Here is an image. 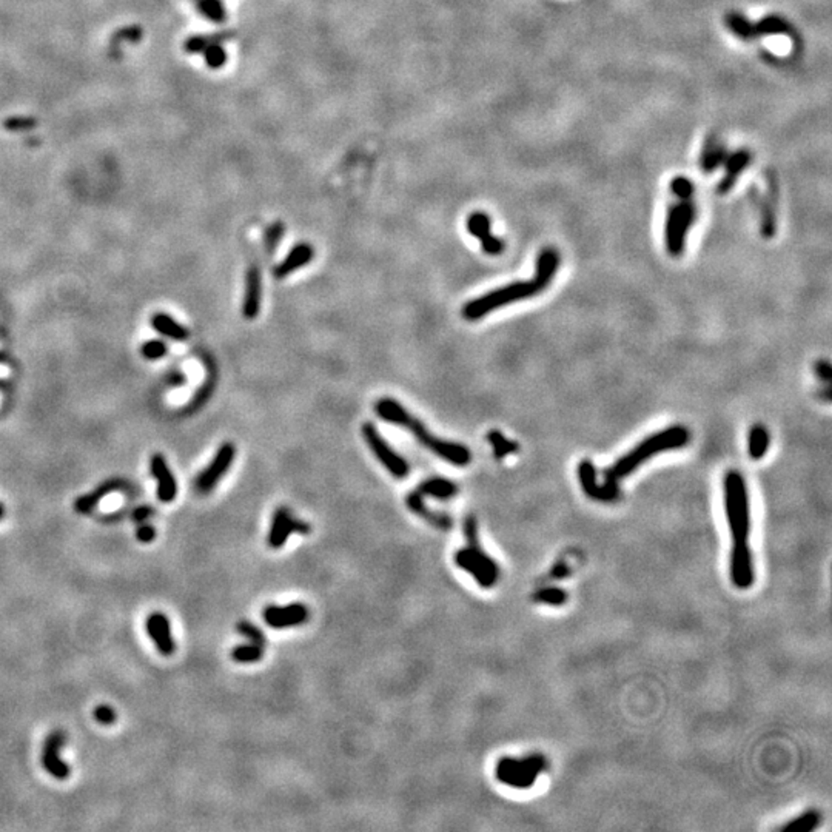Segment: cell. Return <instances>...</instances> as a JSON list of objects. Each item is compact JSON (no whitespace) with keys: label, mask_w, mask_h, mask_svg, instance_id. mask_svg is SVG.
Listing matches in <instances>:
<instances>
[{"label":"cell","mask_w":832,"mask_h":832,"mask_svg":"<svg viewBox=\"0 0 832 832\" xmlns=\"http://www.w3.org/2000/svg\"><path fill=\"white\" fill-rule=\"evenodd\" d=\"M375 412L381 419L392 422L398 427L406 428L410 432L419 443L428 448L432 453L437 455L441 459L447 461L448 464L464 467L470 463L472 455L466 446L453 441L439 439L427 430V427L422 422L415 418V416L407 410L404 406H401L398 401L392 398H381L375 404Z\"/></svg>","instance_id":"6da1fadb"},{"label":"cell","mask_w":832,"mask_h":832,"mask_svg":"<svg viewBox=\"0 0 832 832\" xmlns=\"http://www.w3.org/2000/svg\"><path fill=\"white\" fill-rule=\"evenodd\" d=\"M689 441H691V432H689L687 427L681 424L666 427L660 432L649 435L632 450H629L626 455L616 459V463L612 467L604 470V481L620 483L623 478L629 477L630 473L638 469L641 464H645L647 459L654 458L655 455L685 447L689 444Z\"/></svg>","instance_id":"7a4b0ae2"},{"label":"cell","mask_w":832,"mask_h":832,"mask_svg":"<svg viewBox=\"0 0 832 832\" xmlns=\"http://www.w3.org/2000/svg\"><path fill=\"white\" fill-rule=\"evenodd\" d=\"M464 535L467 545L455 554V563L475 578L481 587H493L499 578V568L490 555L481 548L477 518L469 515L464 519Z\"/></svg>","instance_id":"3957f363"},{"label":"cell","mask_w":832,"mask_h":832,"mask_svg":"<svg viewBox=\"0 0 832 832\" xmlns=\"http://www.w3.org/2000/svg\"><path fill=\"white\" fill-rule=\"evenodd\" d=\"M725 507L729 523L734 545H749L751 509L746 483L738 470H729L725 475Z\"/></svg>","instance_id":"277c9868"},{"label":"cell","mask_w":832,"mask_h":832,"mask_svg":"<svg viewBox=\"0 0 832 832\" xmlns=\"http://www.w3.org/2000/svg\"><path fill=\"white\" fill-rule=\"evenodd\" d=\"M541 291L544 290L539 287L535 279H532V281L510 282L504 285V287L495 289L477 299H472V301L464 305L461 313H463L467 321H478L481 318L492 313L493 310L503 309L506 305L521 301V299L534 298L541 293Z\"/></svg>","instance_id":"5b68a950"},{"label":"cell","mask_w":832,"mask_h":832,"mask_svg":"<svg viewBox=\"0 0 832 832\" xmlns=\"http://www.w3.org/2000/svg\"><path fill=\"white\" fill-rule=\"evenodd\" d=\"M545 768L548 760L541 753H530L524 758L503 757L497 763L495 776L498 782L515 789H529Z\"/></svg>","instance_id":"8992f818"},{"label":"cell","mask_w":832,"mask_h":832,"mask_svg":"<svg viewBox=\"0 0 832 832\" xmlns=\"http://www.w3.org/2000/svg\"><path fill=\"white\" fill-rule=\"evenodd\" d=\"M695 220H697V207L691 199L680 200L678 204L669 207L665 225V240L667 253L672 258L683 255L686 236Z\"/></svg>","instance_id":"52a82bcc"},{"label":"cell","mask_w":832,"mask_h":832,"mask_svg":"<svg viewBox=\"0 0 832 832\" xmlns=\"http://www.w3.org/2000/svg\"><path fill=\"white\" fill-rule=\"evenodd\" d=\"M361 433H362L364 441H366L367 446L370 447V450H372V453L379 459V463L384 466L395 478H398V479L407 478L408 472H410V467H408L407 461L402 458L401 455H398L393 450V447L390 446L384 438H382V435L379 433L378 428L372 424V422H366V424H362Z\"/></svg>","instance_id":"ba28073f"},{"label":"cell","mask_w":832,"mask_h":832,"mask_svg":"<svg viewBox=\"0 0 832 832\" xmlns=\"http://www.w3.org/2000/svg\"><path fill=\"white\" fill-rule=\"evenodd\" d=\"M235 455L236 447L231 443H224L220 446L216 455L213 457L211 463L196 478V490L202 493V495L210 493L218 486L219 481L224 478L225 473L229 472L233 461H235Z\"/></svg>","instance_id":"9c48e42d"},{"label":"cell","mask_w":832,"mask_h":832,"mask_svg":"<svg viewBox=\"0 0 832 832\" xmlns=\"http://www.w3.org/2000/svg\"><path fill=\"white\" fill-rule=\"evenodd\" d=\"M310 524L298 519L287 507H278L273 513L270 532H269V545L273 549H281L287 543L291 534H310Z\"/></svg>","instance_id":"30bf717a"},{"label":"cell","mask_w":832,"mask_h":832,"mask_svg":"<svg viewBox=\"0 0 832 832\" xmlns=\"http://www.w3.org/2000/svg\"><path fill=\"white\" fill-rule=\"evenodd\" d=\"M578 478H580L583 492L595 501L614 503L620 498L618 483H610V481H604L603 484L598 483L596 469L590 459H583L578 466Z\"/></svg>","instance_id":"8fae6325"},{"label":"cell","mask_w":832,"mask_h":832,"mask_svg":"<svg viewBox=\"0 0 832 832\" xmlns=\"http://www.w3.org/2000/svg\"><path fill=\"white\" fill-rule=\"evenodd\" d=\"M309 607L302 603L287 604V606H267L262 612V618L271 629H289L301 626L309 620Z\"/></svg>","instance_id":"7c38bea8"},{"label":"cell","mask_w":832,"mask_h":832,"mask_svg":"<svg viewBox=\"0 0 832 832\" xmlns=\"http://www.w3.org/2000/svg\"><path fill=\"white\" fill-rule=\"evenodd\" d=\"M65 745L63 731L51 732L43 743L42 749V766L51 777L57 780H65L70 777L71 768L61 758V751Z\"/></svg>","instance_id":"4fadbf2b"},{"label":"cell","mask_w":832,"mask_h":832,"mask_svg":"<svg viewBox=\"0 0 832 832\" xmlns=\"http://www.w3.org/2000/svg\"><path fill=\"white\" fill-rule=\"evenodd\" d=\"M731 580L738 589H749L753 584L756 575L749 545H732Z\"/></svg>","instance_id":"5bb4252c"},{"label":"cell","mask_w":832,"mask_h":832,"mask_svg":"<svg viewBox=\"0 0 832 832\" xmlns=\"http://www.w3.org/2000/svg\"><path fill=\"white\" fill-rule=\"evenodd\" d=\"M149 472L158 481V498L160 503H173L178 495V483L167 459L160 453H154L149 459Z\"/></svg>","instance_id":"9a60e30c"},{"label":"cell","mask_w":832,"mask_h":832,"mask_svg":"<svg viewBox=\"0 0 832 832\" xmlns=\"http://www.w3.org/2000/svg\"><path fill=\"white\" fill-rule=\"evenodd\" d=\"M145 626L149 638L153 640L158 651L165 656L173 655L176 651V643H174L171 636V626L168 616L160 612H154L147 618Z\"/></svg>","instance_id":"2e32d148"},{"label":"cell","mask_w":832,"mask_h":832,"mask_svg":"<svg viewBox=\"0 0 832 832\" xmlns=\"http://www.w3.org/2000/svg\"><path fill=\"white\" fill-rule=\"evenodd\" d=\"M778 198V182L773 173H768V193L765 198H758L760 200V214H762V235L766 239L776 236L777 231V218H776V207Z\"/></svg>","instance_id":"e0dca14e"},{"label":"cell","mask_w":832,"mask_h":832,"mask_svg":"<svg viewBox=\"0 0 832 832\" xmlns=\"http://www.w3.org/2000/svg\"><path fill=\"white\" fill-rule=\"evenodd\" d=\"M751 160H752V153L747 148H740V149H737V152L727 154V158L723 164L726 168L725 176L720 180L718 188H717L720 194H727L734 187H736L740 174H742L746 168L749 167Z\"/></svg>","instance_id":"ac0fdd59"},{"label":"cell","mask_w":832,"mask_h":832,"mask_svg":"<svg viewBox=\"0 0 832 832\" xmlns=\"http://www.w3.org/2000/svg\"><path fill=\"white\" fill-rule=\"evenodd\" d=\"M406 504L408 509H410L412 513H415V515L419 517L421 519H424V521L430 524L432 528L438 529V530H444V532L452 529L453 519L448 515H446V513L435 512L430 509V507H427V504L424 503V497H422L418 490L408 493Z\"/></svg>","instance_id":"d6986e66"},{"label":"cell","mask_w":832,"mask_h":832,"mask_svg":"<svg viewBox=\"0 0 832 832\" xmlns=\"http://www.w3.org/2000/svg\"><path fill=\"white\" fill-rule=\"evenodd\" d=\"M261 296H262V281L261 271L256 265H251L247 271L245 276V295L242 304V313L245 320H255L259 310H261Z\"/></svg>","instance_id":"ffe728a7"},{"label":"cell","mask_w":832,"mask_h":832,"mask_svg":"<svg viewBox=\"0 0 832 832\" xmlns=\"http://www.w3.org/2000/svg\"><path fill=\"white\" fill-rule=\"evenodd\" d=\"M313 256L315 250L310 244H298L291 249L289 255L276 265L275 270H273V275H275L276 279L287 278L291 273L305 267V265L313 259Z\"/></svg>","instance_id":"44dd1931"},{"label":"cell","mask_w":832,"mask_h":832,"mask_svg":"<svg viewBox=\"0 0 832 832\" xmlns=\"http://www.w3.org/2000/svg\"><path fill=\"white\" fill-rule=\"evenodd\" d=\"M558 269H560V253L554 247H545L537 258L534 279L539 287L545 290L554 281Z\"/></svg>","instance_id":"7402d4cb"},{"label":"cell","mask_w":832,"mask_h":832,"mask_svg":"<svg viewBox=\"0 0 832 832\" xmlns=\"http://www.w3.org/2000/svg\"><path fill=\"white\" fill-rule=\"evenodd\" d=\"M128 486L125 481L122 479H108L105 483H102L99 487H96L93 492L87 493V495L79 497L76 499L74 503V510L77 513H82V515H88V513L97 507L103 498L110 493L118 492V490H127Z\"/></svg>","instance_id":"603a6c76"},{"label":"cell","mask_w":832,"mask_h":832,"mask_svg":"<svg viewBox=\"0 0 832 832\" xmlns=\"http://www.w3.org/2000/svg\"><path fill=\"white\" fill-rule=\"evenodd\" d=\"M727 154H729V152H727L726 145L717 136H707L700 156L701 170L705 173H714L715 170H718V168L725 164Z\"/></svg>","instance_id":"cb8c5ba5"},{"label":"cell","mask_w":832,"mask_h":832,"mask_svg":"<svg viewBox=\"0 0 832 832\" xmlns=\"http://www.w3.org/2000/svg\"><path fill=\"white\" fill-rule=\"evenodd\" d=\"M142 39H144V28L139 27V25H127V27L116 30L112 39H110L107 54L112 61H119L122 56L123 43L136 45L139 43Z\"/></svg>","instance_id":"d4e9b609"},{"label":"cell","mask_w":832,"mask_h":832,"mask_svg":"<svg viewBox=\"0 0 832 832\" xmlns=\"http://www.w3.org/2000/svg\"><path fill=\"white\" fill-rule=\"evenodd\" d=\"M236 36L235 30H222L213 34H196L188 37L184 42V50L188 54H202L207 47L213 43H225Z\"/></svg>","instance_id":"484cf974"},{"label":"cell","mask_w":832,"mask_h":832,"mask_svg":"<svg viewBox=\"0 0 832 832\" xmlns=\"http://www.w3.org/2000/svg\"><path fill=\"white\" fill-rule=\"evenodd\" d=\"M149 322H152V327L158 331V333L170 337V340H173V341L182 342V341H187L188 336H190L188 330L182 326V324H179L176 320H173L170 315L162 313V311H159V313H154L152 316V320H149Z\"/></svg>","instance_id":"4316f807"},{"label":"cell","mask_w":832,"mask_h":832,"mask_svg":"<svg viewBox=\"0 0 832 832\" xmlns=\"http://www.w3.org/2000/svg\"><path fill=\"white\" fill-rule=\"evenodd\" d=\"M418 492L422 497H432L437 499H450L458 493V486L446 478H428L418 486Z\"/></svg>","instance_id":"83f0119b"},{"label":"cell","mask_w":832,"mask_h":832,"mask_svg":"<svg viewBox=\"0 0 832 832\" xmlns=\"http://www.w3.org/2000/svg\"><path fill=\"white\" fill-rule=\"evenodd\" d=\"M205 368H207V379L202 386L199 387V390L196 393H194L193 399L190 401V404L185 407L187 413L196 412L199 410L200 407H202L205 402L210 398L214 387H216V368L213 366V361L210 357L205 356Z\"/></svg>","instance_id":"f1b7e54d"},{"label":"cell","mask_w":832,"mask_h":832,"mask_svg":"<svg viewBox=\"0 0 832 832\" xmlns=\"http://www.w3.org/2000/svg\"><path fill=\"white\" fill-rule=\"evenodd\" d=\"M757 37L763 36H794L791 23L784 17L777 14H768L756 23Z\"/></svg>","instance_id":"f546056e"},{"label":"cell","mask_w":832,"mask_h":832,"mask_svg":"<svg viewBox=\"0 0 832 832\" xmlns=\"http://www.w3.org/2000/svg\"><path fill=\"white\" fill-rule=\"evenodd\" d=\"M725 23L734 36H737L742 41H753L757 37L756 23H752L749 19L738 11L727 12L725 17Z\"/></svg>","instance_id":"4dcf8cb0"},{"label":"cell","mask_w":832,"mask_h":832,"mask_svg":"<svg viewBox=\"0 0 832 832\" xmlns=\"http://www.w3.org/2000/svg\"><path fill=\"white\" fill-rule=\"evenodd\" d=\"M771 435L763 424H756L747 437V453L752 459H762L769 448Z\"/></svg>","instance_id":"1f68e13d"},{"label":"cell","mask_w":832,"mask_h":832,"mask_svg":"<svg viewBox=\"0 0 832 832\" xmlns=\"http://www.w3.org/2000/svg\"><path fill=\"white\" fill-rule=\"evenodd\" d=\"M487 441L492 444L493 448V457L497 459H504L506 457H509L512 453L518 452V443H515L513 439L506 438V435L499 430H490L487 433Z\"/></svg>","instance_id":"d6a6232c"},{"label":"cell","mask_w":832,"mask_h":832,"mask_svg":"<svg viewBox=\"0 0 832 832\" xmlns=\"http://www.w3.org/2000/svg\"><path fill=\"white\" fill-rule=\"evenodd\" d=\"M265 654V647L255 645V643H247V645H239L231 651V658L240 665H253L262 660Z\"/></svg>","instance_id":"836d02e7"},{"label":"cell","mask_w":832,"mask_h":832,"mask_svg":"<svg viewBox=\"0 0 832 832\" xmlns=\"http://www.w3.org/2000/svg\"><path fill=\"white\" fill-rule=\"evenodd\" d=\"M196 8L207 21L213 23H224L229 16L222 0H196Z\"/></svg>","instance_id":"e575fe53"},{"label":"cell","mask_w":832,"mask_h":832,"mask_svg":"<svg viewBox=\"0 0 832 832\" xmlns=\"http://www.w3.org/2000/svg\"><path fill=\"white\" fill-rule=\"evenodd\" d=\"M818 824H820V814H818L817 811H808L802 814L800 817L794 818V820H791L789 823H786L784 826H782V831L784 832H811L818 828Z\"/></svg>","instance_id":"d590c367"},{"label":"cell","mask_w":832,"mask_h":832,"mask_svg":"<svg viewBox=\"0 0 832 832\" xmlns=\"http://www.w3.org/2000/svg\"><path fill=\"white\" fill-rule=\"evenodd\" d=\"M490 218L484 211L472 213L467 219V230L473 238H478L479 240L490 235Z\"/></svg>","instance_id":"8d00e7d4"},{"label":"cell","mask_w":832,"mask_h":832,"mask_svg":"<svg viewBox=\"0 0 832 832\" xmlns=\"http://www.w3.org/2000/svg\"><path fill=\"white\" fill-rule=\"evenodd\" d=\"M39 125V121L34 116H11L3 121V128L11 133H22V132H32Z\"/></svg>","instance_id":"74e56055"},{"label":"cell","mask_w":832,"mask_h":832,"mask_svg":"<svg viewBox=\"0 0 832 832\" xmlns=\"http://www.w3.org/2000/svg\"><path fill=\"white\" fill-rule=\"evenodd\" d=\"M202 56L208 68L211 70H220L227 63V61H229V56H227V51L222 43H213L210 47H207Z\"/></svg>","instance_id":"f35d334b"},{"label":"cell","mask_w":832,"mask_h":832,"mask_svg":"<svg viewBox=\"0 0 832 832\" xmlns=\"http://www.w3.org/2000/svg\"><path fill=\"white\" fill-rule=\"evenodd\" d=\"M534 600L541 604H549V606H563L568 601V594L558 587H544L534 595Z\"/></svg>","instance_id":"ab89813d"},{"label":"cell","mask_w":832,"mask_h":832,"mask_svg":"<svg viewBox=\"0 0 832 832\" xmlns=\"http://www.w3.org/2000/svg\"><path fill=\"white\" fill-rule=\"evenodd\" d=\"M284 233H285V225L281 222V220L273 222L271 225L267 227V230H265V233H264V247H265V250H267L269 255H273V253H275L279 242H281Z\"/></svg>","instance_id":"60d3db41"},{"label":"cell","mask_w":832,"mask_h":832,"mask_svg":"<svg viewBox=\"0 0 832 832\" xmlns=\"http://www.w3.org/2000/svg\"><path fill=\"white\" fill-rule=\"evenodd\" d=\"M236 629H238V632L240 635H242V636H245V638L249 640L250 643H255V645L264 646V647L267 646V638H265V635L262 634V630L259 629L256 626V624H253L250 621L244 620V621H239L238 623Z\"/></svg>","instance_id":"b9f144b4"},{"label":"cell","mask_w":832,"mask_h":832,"mask_svg":"<svg viewBox=\"0 0 832 832\" xmlns=\"http://www.w3.org/2000/svg\"><path fill=\"white\" fill-rule=\"evenodd\" d=\"M671 191L681 200H687L694 196L695 185L686 176H677L671 180Z\"/></svg>","instance_id":"7bdbcfd3"},{"label":"cell","mask_w":832,"mask_h":832,"mask_svg":"<svg viewBox=\"0 0 832 832\" xmlns=\"http://www.w3.org/2000/svg\"><path fill=\"white\" fill-rule=\"evenodd\" d=\"M141 353L148 361L160 360V357H164L168 353V347L164 341H159V340L147 341L144 346H142Z\"/></svg>","instance_id":"ee69618b"},{"label":"cell","mask_w":832,"mask_h":832,"mask_svg":"<svg viewBox=\"0 0 832 832\" xmlns=\"http://www.w3.org/2000/svg\"><path fill=\"white\" fill-rule=\"evenodd\" d=\"M504 247H506L504 240L493 236L492 233L489 236H486L484 239H481V249H483L486 255H489V256L501 255V253L504 251Z\"/></svg>","instance_id":"f6af8a7d"},{"label":"cell","mask_w":832,"mask_h":832,"mask_svg":"<svg viewBox=\"0 0 832 832\" xmlns=\"http://www.w3.org/2000/svg\"><path fill=\"white\" fill-rule=\"evenodd\" d=\"M94 718L97 723L110 726L114 723L116 718H118V714H116V711L112 706L99 705V706H96V709H94Z\"/></svg>","instance_id":"bcb514c9"},{"label":"cell","mask_w":832,"mask_h":832,"mask_svg":"<svg viewBox=\"0 0 832 832\" xmlns=\"http://www.w3.org/2000/svg\"><path fill=\"white\" fill-rule=\"evenodd\" d=\"M814 370H815V376H817L818 381L824 382V384H826V386H831L832 368H831V364H829L828 360H818L815 362Z\"/></svg>","instance_id":"7dc6e473"},{"label":"cell","mask_w":832,"mask_h":832,"mask_svg":"<svg viewBox=\"0 0 832 832\" xmlns=\"http://www.w3.org/2000/svg\"><path fill=\"white\" fill-rule=\"evenodd\" d=\"M136 538H138V541L148 544V543H152L153 539L156 538V530H154L153 526L141 523L139 528H138V532H136Z\"/></svg>","instance_id":"c3c4849f"},{"label":"cell","mask_w":832,"mask_h":832,"mask_svg":"<svg viewBox=\"0 0 832 832\" xmlns=\"http://www.w3.org/2000/svg\"><path fill=\"white\" fill-rule=\"evenodd\" d=\"M152 513H153V509H152V507H148V506H144V507H138V509H134V510H133V513H132V519H133V521H136V523H139V524H141V523H144L148 517H152Z\"/></svg>","instance_id":"681fc988"},{"label":"cell","mask_w":832,"mask_h":832,"mask_svg":"<svg viewBox=\"0 0 832 832\" xmlns=\"http://www.w3.org/2000/svg\"><path fill=\"white\" fill-rule=\"evenodd\" d=\"M568 575V569L564 568V565H558V568L554 570V576L555 578H561Z\"/></svg>","instance_id":"f907efd6"},{"label":"cell","mask_w":832,"mask_h":832,"mask_svg":"<svg viewBox=\"0 0 832 832\" xmlns=\"http://www.w3.org/2000/svg\"><path fill=\"white\" fill-rule=\"evenodd\" d=\"M27 145H30V147L41 145V138H37V136H34V138H28L27 139Z\"/></svg>","instance_id":"816d5d0a"},{"label":"cell","mask_w":832,"mask_h":832,"mask_svg":"<svg viewBox=\"0 0 832 832\" xmlns=\"http://www.w3.org/2000/svg\"><path fill=\"white\" fill-rule=\"evenodd\" d=\"M3 517H5V507L2 503H0V519H2Z\"/></svg>","instance_id":"f5cc1de1"}]
</instances>
